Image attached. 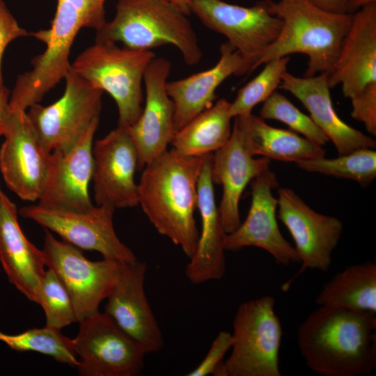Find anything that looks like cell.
I'll use <instances>...</instances> for the list:
<instances>
[{
  "mask_svg": "<svg viewBox=\"0 0 376 376\" xmlns=\"http://www.w3.org/2000/svg\"><path fill=\"white\" fill-rule=\"evenodd\" d=\"M277 207V219L291 234L301 263L297 273L283 284L281 289L286 291L306 270L325 272L329 269L332 253L340 239L343 225L336 217L315 212L290 188L278 189Z\"/></svg>",
  "mask_w": 376,
  "mask_h": 376,
  "instance_id": "obj_12",
  "label": "cell"
},
{
  "mask_svg": "<svg viewBox=\"0 0 376 376\" xmlns=\"http://www.w3.org/2000/svg\"><path fill=\"white\" fill-rule=\"evenodd\" d=\"M204 157L167 150L145 166L137 183L139 205L148 220L189 258L199 237L194 213Z\"/></svg>",
  "mask_w": 376,
  "mask_h": 376,
  "instance_id": "obj_2",
  "label": "cell"
},
{
  "mask_svg": "<svg viewBox=\"0 0 376 376\" xmlns=\"http://www.w3.org/2000/svg\"><path fill=\"white\" fill-rule=\"evenodd\" d=\"M275 299L265 295L240 304L233 322L232 351L215 376H281L283 330Z\"/></svg>",
  "mask_w": 376,
  "mask_h": 376,
  "instance_id": "obj_6",
  "label": "cell"
},
{
  "mask_svg": "<svg viewBox=\"0 0 376 376\" xmlns=\"http://www.w3.org/2000/svg\"><path fill=\"white\" fill-rule=\"evenodd\" d=\"M295 164L306 171L352 180L364 187L376 178V151L373 148L357 150L333 159H303Z\"/></svg>",
  "mask_w": 376,
  "mask_h": 376,
  "instance_id": "obj_29",
  "label": "cell"
},
{
  "mask_svg": "<svg viewBox=\"0 0 376 376\" xmlns=\"http://www.w3.org/2000/svg\"><path fill=\"white\" fill-rule=\"evenodd\" d=\"M0 341L17 352H39L61 363L76 368L79 365L72 339L63 336L59 329L45 326L17 334H7L0 331Z\"/></svg>",
  "mask_w": 376,
  "mask_h": 376,
  "instance_id": "obj_30",
  "label": "cell"
},
{
  "mask_svg": "<svg viewBox=\"0 0 376 376\" xmlns=\"http://www.w3.org/2000/svg\"><path fill=\"white\" fill-rule=\"evenodd\" d=\"M155 57L152 51L95 41L77 56L71 63V68L91 85L112 97L118 111V125L130 127L141 114L143 75Z\"/></svg>",
  "mask_w": 376,
  "mask_h": 376,
  "instance_id": "obj_5",
  "label": "cell"
},
{
  "mask_svg": "<svg viewBox=\"0 0 376 376\" xmlns=\"http://www.w3.org/2000/svg\"><path fill=\"white\" fill-rule=\"evenodd\" d=\"M171 69L168 59L155 56L143 75L145 105L136 122L129 127L139 170L166 151L176 133L175 106L166 88Z\"/></svg>",
  "mask_w": 376,
  "mask_h": 376,
  "instance_id": "obj_16",
  "label": "cell"
},
{
  "mask_svg": "<svg viewBox=\"0 0 376 376\" xmlns=\"http://www.w3.org/2000/svg\"><path fill=\"white\" fill-rule=\"evenodd\" d=\"M350 100L352 104V118L362 123L367 132L375 136L376 83L367 86Z\"/></svg>",
  "mask_w": 376,
  "mask_h": 376,
  "instance_id": "obj_34",
  "label": "cell"
},
{
  "mask_svg": "<svg viewBox=\"0 0 376 376\" xmlns=\"http://www.w3.org/2000/svg\"><path fill=\"white\" fill-rule=\"evenodd\" d=\"M0 171L5 183L22 200L38 201L48 168V152L26 115L13 112L3 135Z\"/></svg>",
  "mask_w": 376,
  "mask_h": 376,
  "instance_id": "obj_17",
  "label": "cell"
},
{
  "mask_svg": "<svg viewBox=\"0 0 376 376\" xmlns=\"http://www.w3.org/2000/svg\"><path fill=\"white\" fill-rule=\"evenodd\" d=\"M233 118L230 136L212 155L211 168L213 184L223 188L218 207L226 234L234 231L241 224L239 204L246 185L269 169L270 164V159L267 157H254L243 118L241 116Z\"/></svg>",
  "mask_w": 376,
  "mask_h": 376,
  "instance_id": "obj_15",
  "label": "cell"
},
{
  "mask_svg": "<svg viewBox=\"0 0 376 376\" xmlns=\"http://www.w3.org/2000/svg\"><path fill=\"white\" fill-rule=\"evenodd\" d=\"M212 162V154L205 155L197 185V208L201 218V230L196 251L185 270L189 281L196 285L221 279L226 272V233L215 202Z\"/></svg>",
  "mask_w": 376,
  "mask_h": 376,
  "instance_id": "obj_22",
  "label": "cell"
},
{
  "mask_svg": "<svg viewBox=\"0 0 376 376\" xmlns=\"http://www.w3.org/2000/svg\"><path fill=\"white\" fill-rule=\"evenodd\" d=\"M288 56L276 58L266 62L262 71L241 88L233 102L229 113L233 118L247 116L253 109L264 102L279 88L283 73L287 71Z\"/></svg>",
  "mask_w": 376,
  "mask_h": 376,
  "instance_id": "obj_31",
  "label": "cell"
},
{
  "mask_svg": "<svg viewBox=\"0 0 376 376\" xmlns=\"http://www.w3.org/2000/svg\"><path fill=\"white\" fill-rule=\"evenodd\" d=\"M376 83V2L352 13L350 27L338 58L328 75L330 88L341 84L343 96L350 99Z\"/></svg>",
  "mask_w": 376,
  "mask_h": 376,
  "instance_id": "obj_20",
  "label": "cell"
},
{
  "mask_svg": "<svg viewBox=\"0 0 376 376\" xmlns=\"http://www.w3.org/2000/svg\"><path fill=\"white\" fill-rule=\"evenodd\" d=\"M272 3L262 0L245 7L221 0H192L190 11L205 26L224 36L249 63L251 72L281 28V19L273 13Z\"/></svg>",
  "mask_w": 376,
  "mask_h": 376,
  "instance_id": "obj_9",
  "label": "cell"
},
{
  "mask_svg": "<svg viewBox=\"0 0 376 376\" xmlns=\"http://www.w3.org/2000/svg\"><path fill=\"white\" fill-rule=\"evenodd\" d=\"M10 92L8 88L0 91V136H3L11 116L9 107Z\"/></svg>",
  "mask_w": 376,
  "mask_h": 376,
  "instance_id": "obj_38",
  "label": "cell"
},
{
  "mask_svg": "<svg viewBox=\"0 0 376 376\" xmlns=\"http://www.w3.org/2000/svg\"><path fill=\"white\" fill-rule=\"evenodd\" d=\"M45 265L52 269L68 290L77 322L99 311L120 272L122 263L104 258L91 261L77 247L54 237L46 230L42 249Z\"/></svg>",
  "mask_w": 376,
  "mask_h": 376,
  "instance_id": "obj_8",
  "label": "cell"
},
{
  "mask_svg": "<svg viewBox=\"0 0 376 376\" xmlns=\"http://www.w3.org/2000/svg\"><path fill=\"white\" fill-rule=\"evenodd\" d=\"M65 88L55 102L39 103L26 111L29 120L48 152L73 146L102 109L103 91L77 75L71 68L65 77Z\"/></svg>",
  "mask_w": 376,
  "mask_h": 376,
  "instance_id": "obj_7",
  "label": "cell"
},
{
  "mask_svg": "<svg viewBox=\"0 0 376 376\" xmlns=\"http://www.w3.org/2000/svg\"><path fill=\"white\" fill-rule=\"evenodd\" d=\"M319 8L334 13H353L350 0H308Z\"/></svg>",
  "mask_w": 376,
  "mask_h": 376,
  "instance_id": "obj_37",
  "label": "cell"
},
{
  "mask_svg": "<svg viewBox=\"0 0 376 376\" xmlns=\"http://www.w3.org/2000/svg\"><path fill=\"white\" fill-rule=\"evenodd\" d=\"M72 339L82 376H134L143 368L146 352L104 313L79 321Z\"/></svg>",
  "mask_w": 376,
  "mask_h": 376,
  "instance_id": "obj_11",
  "label": "cell"
},
{
  "mask_svg": "<svg viewBox=\"0 0 376 376\" xmlns=\"http://www.w3.org/2000/svg\"><path fill=\"white\" fill-rule=\"evenodd\" d=\"M297 98L313 122L329 138L339 155L376 147L375 141L345 123L336 113L330 95L328 74L297 77L285 71L279 88Z\"/></svg>",
  "mask_w": 376,
  "mask_h": 376,
  "instance_id": "obj_21",
  "label": "cell"
},
{
  "mask_svg": "<svg viewBox=\"0 0 376 376\" xmlns=\"http://www.w3.org/2000/svg\"><path fill=\"white\" fill-rule=\"evenodd\" d=\"M376 313L318 306L297 329L306 364L323 376H366L376 365Z\"/></svg>",
  "mask_w": 376,
  "mask_h": 376,
  "instance_id": "obj_1",
  "label": "cell"
},
{
  "mask_svg": "<svg viewBox=\"0 0 376 376\" xmlns=\"http://www.w3.org/2000/svg\"><path fill=\"white\" fill-rule=\"evenodd\" d=\"M243 118L253 155L269 159L297 162L322 157L325 150L292 130L270 126L264 119L252 113Z\"/></svg>",
  "mask_w": 376,
  "mask_h": 376,
  "instance_id": "obj_28",
  "label": "cell"
},
{
  "mask_svg": "<svg viewBox=\"0 0 376 376\" xmlns=\"http://www.w3.org/2000/svg\"><path fill=\"white\" fill-rule=\"evenodd\" d=\"M0 262L8 279L29 301L36 303L45 272L42 250L24 235L15 204L0 191Z\"/></svg>",
  "mask_w": 376,
  "mask_h": 376,
  "instance_id": "obj_24",
  "label": "cell"
},
{
  "mask_svg": "<svg viewBox=\"0 0 376 376\" xmlns=\"http://www.w3.org/2000/svg\"><path fill=\"white\" fill-rule=\"evenodd\" d=\"M179 7L187 15L191 13L190 6L192 0H165Z\"/></svg>",
  "mask_w": 376,
  "mask_h": 376,
  "instance_id": "obj_39",
  "label": "cell"
},
{
  "mask_svg": "<svg viewBox=\"0 0 376 376\" xmlns=\"http://www.w3.org/2000/svg\"><path fill=\"white\" fill-rule=\"evenodd\" d=\"M29 36L21 27L3 0H0V91L6 89L2 75V58L7 46L15 39Z\"/></svg>",
  "mask_w": 376,
  "mask_h": 376,
  "instance_id": "obj_36",
  "label": "cell"
},
{
  "mask_svg": "<svg viewBox=\"0 0 376 376\" xmlns=\"http://www.w3.org/2000/svg\"><path fill=\"white\" fill-rule=\"evenodd\" d=\"M95 41L146 51L171 45L188 65L203 56L187 15L165 0H118L114 17L96 31Z\"/></svg>",
  "mask_w": 376,
  "mask_h": 376,
  "instance_id": "obj_4",
  "label": "cell"
},
{
  "mask_svg": "<svg viewBox=\"0 0 376 376\" xmlns=\"http://www.w3.org/2000/svg\"><path fill=\"white\" fill-rule=\"evenodd\" d=\"M373 2H376V0H350L352 13H354L359 8Z\"/></svg>",
  "mask_w": 376,
  "mask_h": 376,
  "instance_id": "obj_40",
  "label": "cell"
},
{
  "mask_svg": "<svg viewBox=\"0 0 376 376\" xmlns=\"http://www.w3.org/2000/svg\"><path fill=\"white\" fill-rule=\"evenodd\" d=\"M272 8L281 19V28L256 61L253 70L274 58L303 54L308 58L305 77L329 75L350 27L352 13L325 11L308 0L272 1Z\"/></svg>",
  "mask_w": 376,
  "mask_h": 376,
  "instance_id": "obj_3",
  "label": "cell"
},
{
  "mask_svg": "<svg viewBox=\"0 0 376 376\" xmlns=\"http://www.w3.org/2000/svg\"><path fill=\"white\" fill-rule=\"evenodd\" d=\"M232 344V334L226 331H219L204 359L195 369L187 373V375H214L217 368L223 361L226 353L231 348Z\"/></svg>",
  "mask_w": 376,
  "mask_h": 376,
  "instance_id": "obj_35",
  "label": "cell"
},
{
  "mask_svg": "<svg viewBox=\"0 0 376 376\" xmlns=\"http://www.w3.org/2000/svg\"><path fill=\"white\" fill-rule=\"evenodd\" d=\"M278 180L269 169L251 181V202L246 219L225 237L226 251L256 246L269 253L279 265L299 263L296 250L282 235L278 226L277 198L273 189Z\"/></svg>",
  "mask_w": 376,
  "mask_h": 376,
  "instance_id": "obj_18",
  "label": "cell"
},
{
  "mask_svg": "<svg viewBox=\"0 0 376 376\" xmlns=\"http://www.w3.org/2000/svg\"><path fill=\"white\" fill-rule=\"evenodd\" d=\"M1 189H0V191H1Z\"/></svg>",
  "mask_w": 376,
  "mask_h": 376,
  "instance_id": "obj_41",
  "label": "cell"
},
{
  "mask_svg": "<svg viewBox=\"0 0 376 376\" xmlns=\"http://www.w3.org/2000/svg\"><path fill=\"white\" fill-rule=\"evenodd\" d=\"M98 124L99 119L94 120L70 149L50 152L38 205L78 211L93 206L88 187L93 171V141Z\"/></svg>",
  "mask_w": 376,
  "mask_h": 376,
  "instance_id": "obj_14",
  "label": "cell"
},
{
  "mask_svg": "<svg viewBox=\"0 0 376 376\" xmlns=\"http://www.w3.org/2000/svg\"><path fill=\"white\" fill-rule=\"evenodd\" d=\"M36 303L42 308L46 325L61 330L77 322L72 299L55 272H45L38 292Z\"/></svg>",
  "mask_w": 376,
  "mask_h": 376,
  "instance_id": "obj_32",
  "label": "cell"
},
{
  "mask_svg": "<svg viewBox=\"0 0 376 376\" xmlns=\"http://www.w3.org/2000/svg\"><path fill=\"white\" fill-rule=\"evenodd\" d=\"M115 208L93 205L83 211L24 206L19 214L58 234L63 241L80 249L95 251L104 258L122 263L137 260L132 251L121 242L113 228Z\"/></svg>",
  "mask_w": 376,
  "mask_h": 376,
  "instance_id": "obj_10",
  "label": "cell"
},
{
  "mask_svg": "<svg viewBox=\"0 0 376 376\" xmlns=\"http://www.w3.org/2000/svg\"><path fill=\"white\" fill-rule=\"evenodd\" d=\"M94 199L116 208L139 205L134 173L138 157L129 127L118 125L93 146Z\"/></svg>",
  "mask_w": 376,
  "mask_h": 376,
  "instance_id": "obj_13",
  "label": "cell"
},
{
  "mask_svg": "<svg viewBox=\"0 0 376 376\" xmlns=\"http://www.w3.org/2000/svg\"><path fill=\"white\" fill-rule=\"evenodd\" d=\"M315 303L376 313V264L353 265L336 274L323 285Z\"/></svg>",
  "mask_w": 376,
  "mask_h": 376,
  "instance_id": "obj_27",
  "label": "cell"
},
{
  "mask_svg": "<svg viewBox=\"0 0 376 376\" xmlns=\"http://www.w3.org/2000/svg\"><path fill=\"white\" fill-rule=\"evenodd\" d=\"M107 0H58L51 26L38 30L37 38L46 50L56 56L70 54L72 45L83 28L100 29L106 22Z\"/></svg>",
  "mask_w": 376,
  "mask_h": 376,
  "instance_id": "obj_25",
  "label": "cell"
},
{
  "mask_svg": "<svg viewBox=\"0 0 376 376\" xmlns=\"http://www.w3.org/2000/svg\"><path fill=\"white\" fill-rule=\"evenodd\" d=\"M219 51L220 58L213 67L181 79L167 81L166 91L175 106L176 132L213 104L217 88L227 78L251 72L249 63L229 42H224Z\"/></svg>",
  "mask_w": 376,
  "mask_h": 376,
  "instance_id": "obj_23",
  "label": "cell"
},
{
  "mask_svg": "<svg viewBox=\"0 0 376 376\" xmlns=\"http://www.w3.org/2000/svg\"><path fill=\"white\" fill-rule=\"evenodd\" d=\"M230 104L221 98L176 132L171 143L180 155L204 156L216 152L228 141L231 132Z\"/></svg>",
  "mask_w": 376,
  "mask_h": 376,
  "instance_id": "obj_26",
  "label": "cell"
},
{
  "mask_svg": "<svg viewBox=\"0 0 376 376\" xmlns=\"http://www.w3.org/2000/svg\"><path fill=\"white\" fill-rule=\"evenodd\" d=\"M146 270V263L138 260L122 263L104 313L147 354L160 350L164 339L145 292Z\"/></svg>",
  "mask_w": 376,
  "mask_h": 376,
  "instance_id": "obj_19",
  "label": "cell"
},
{
  "mask_svg": "<svg viewBox=\"0 0 376 376\" xmlns=\"http://www.w3.org/2000/svg\"><path fill=\"white\" fill-rule=\"evenodd\" d=\"M259 114L264 120H276L286 124L292 131L302 134L304 137L320 146L330 141L310 116L301 112L277 91L263 102Z\"/></svg>",
  "mask_w": 376,
  "mask_h": 376,
  "instance_id": "obj_33",
  "label": "cell"
}]
</instances>
